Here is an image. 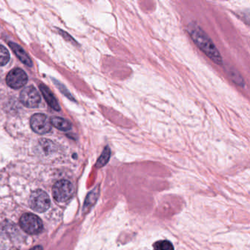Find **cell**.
<instances>
[{"mask_svg":"<svg viewBox=\"0 0 250 250\" xmlns=\"http://www.w3.org/2000/svg\"><path fill=\"white\" fill-rule=\"evenodd\" d=\"M153 250H174L172 243L167 240H160L153 245Z\"/></svg>","mask_w":250,"mask_h":250,"instance_id":"cell-13","label":"cell"},{"mask_svg":"<svg viewBox=\"0 0 250 250\" xmlns=\"http://www.w3.org/2000/svg\"><path fill=\"white\" fill-rule=\"evenodd\" d=\"M228 71L229 77L234 82V83L238 84V85L241 86V87H244V81L241 76L240 75L239 73L236 70H233L232 68L230 70H228Z\"/></svg>","mask_w":250,"mask_h":250,"instance_id":"cell-14","label":"cell"},{"mask_svg":"<svg viewBox=\"0 0 250 250\" xmlns=\"http://www.w3.org/2000/svg\"><path fill=\"white\" fill-rule=\"evenodd\" d=\"M190 37L196 46L213 62L219 65L223 64L222 56L219 53L217 48L212 42L209 36L202 30L201 27L196 24H191L187 28Z\"/></svg>","mask_w":250,"mask_h":250,"instance_id":"cell-1","label":"cell"},{"mask_svg":"<svg viewBox=\"0 0 250 250\" xmlns=\"http://www.w3.org/2000/svg\"><path fill=\"white\" fill-rule=\"evenodd\" d=\"M40 90L44 97L45 100L47 102L48 104L56 111L61 110L59 104L55 99V96L52 94L49 88L44 84H40Z\"/></svg>","mask_w":250,"mask_h":250,"instance_id":"cell-8","label":"cell"},{"mask_svg":"<svg viewBox=\"0 0 250 250\" xmlns=\"http://www.w3.org/2000/svg\"><path fill=\"white\" fill-rule=\"evenodd\" d=\"M30 125L35 132L39 134H47L52 129V124L46 115L35 114L30 119Z\"/></svg>","mask_w":250,"mask_h":250,"instance_id":"cell-5","label":"cell"},{"mask_svg":"<svg viewBox=\"0 0 250 250\" xmlns=\"http://www.w3.org/2000/svg\"><path fill=\"white\" fill-rule=\"evenodd\" d=\"M10 60V54L6 48L0 45V66L8 63Z\"/></svg>","mask_w":250,"mask_h":250,"instance_id":"cell-15","label":"cell"},{"mask_svg":"<svg viewBox=\"0 0 250 250\" xmlns=\"http://www.w3.org/2000/svg\"><path fill=\"white\" fill-rule=\"evenodd\" d=\"M41 100L40 94L33 86L26 87L20 94V101L27 107H37L41 103Z\"/></svg>","mask_w":250,"mask_h":250,"instance_id":"cell-6","label":"cell"},{"mask_svg":"<svg viewBox=\"0 0 250 250\" xmlns=\"http://www.w3.org/2000/svg\"><path fill=\"white\" fill-rule=\"evenodd\" d=\"M11 250H17V249L14 248V249H11Z\"/></svg>","mask_w":250,"mask_h":250,"instance_id":"cell-17","label":"cell"},{"mask_svg":"<svg viewBox=\"0 0 250 250\" xmlns=\"http://www.w3.org/2000/svg\"><path fill=\"white\" fill-rule=\"evenodd\" d=\"M28 77L27 74L21 68H15L8 73L6 83L9 87L14 89L21 88L27 84Z\"/></svg>","mask_w":250,"mask_h":250,"instance_id":"cell-7","label":"cell"},{"mask_svg":"<svg viewBox=\"0 0 250 250\" xmlns=\"http://www.w3.org/2000/svg\"><path fill=\"white\" fill-rule=\"evenodd\" d=\"M99 193H100L99 187H97L87 194L85 202H84V208H83L84 210H89L90 208L93 207L96 204V201L99 198Z\"/></svg>","mask_w":250,"mask_h":250,"instance_id":"cell-10","label":"cell"},{"mask_svg":"<svg viewBox=\"0 0 250 250\" xmlns=\"http://www.w3.org/2000/svg\"><path fill=\"white\" fill-rule=\"evenodd\" d=\"M50 122L52 125L61 130V131H69L72 127V125L69 121L62 118H58V117L52 118L50 120Z\"/></svg>","mask_w":250,"mask_h":250,"instance_id":"cell-11","label":"cell"},{"mask_svg":"<svg viewBox=\"0 0 250 250\" xmlns=\"http://www.w3.org/2000/svg\"><path fill=\"white\" fill-rule=\"evenodd\" d=\"M29 203L33 210L39 213H43L49 209L50 206V199L44 191L36 190L30 194Z\"/></svg>","mask_w":250,"mask_h":250,"instance_id":"cell-2","label":"cell"},{"mask_svg":"<svg viewBox=\"0 0 250 250\" xmlns=\"http://www.w3.org/2000/svg\"><path fill=\"white\" fill-rule=\"evenodd\" d=\"M31 250H43V248L40 246H38V247H34V248L32 249Z\"/></svg>","mask_w":250,"mask_h":250,"instance_id":"cell-16","label":"cell"},{"mask_svg":"<svg viewBox=\"0 0 250 250\" xmlns=\"http://www.w3.org/2000/svg\"><path fill=\"white\" fill-rule=\"evenodd\" d=\"M74 194V187L70 181L61 180L58 181L53 187L54 198L59 203L68 201Z\"/></svg>","mask_w":250,"mask_h":250,"instance_id":"cell-4","label":"cell"},{"mask_svg":"<svg viewBox=\"0 0 250 250\" xmlns=\"http://www.w3.org/2000/svg\"><path fill=\"white\" fill-rule=\"evenodd\" d=\"M20 226L30 235L39 234L43 229V223L40 218L33 213L23 215L20 219Z\"/></svg>","mask_w":250,"mask_h":250,"instance_id":"cell-3","label":"cell"},{"mask_svg":"<svg viewBox=\"0 0 250 250\" xmlns=\"http://www.w3.org/2000/svg\"><path fill=\"white\" fill-rule=\"evenodd\" d=\"M9 46H11L12 50L14 51L15 55L18 57L19 59L23 62V63L27 65V66H32L33 65V62H32L31 59L30 57L27 55V54L24 52V49L19 46L18 44L15 43H9Z\"/></svg>","mask_w":250,"mask_h":250,"instance_id":"cell-9","label":"cell"},{"mask_svg":"<svg viewBox=\"0 0 250 250\" xmlns=\"http://www.w3.org/2000/svg\"><path fill=\"white\" fill-rule=\"evenodd\" d=\"M111 156V150L109 146H106L96 164L97 168L103 167L109 162Z\"/></svg>","mask_w":250,"mask_h":250,"instance_id":"cell-12","label":"cell"}]
</instances>
